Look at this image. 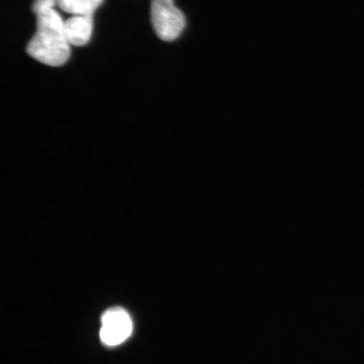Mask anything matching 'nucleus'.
Masks as SVG:
<instances>
[{
  "label": "nucleus",
  "mask_w": 364,
  "mask_h": 364,
  "mask_svg": "<svg viewBox=\"0 0 364 364\" xmlns=\"http://www.w3.org/2000/svg\"><path fill=\"white\" fill-rule=\"evenodd\" d=\"M100 336L105 344L117 346L129 338L133 324L129 313L122 308H112L103 314Z\"/></svg>",
  "instance_id": "obj_3"
},
{
  "label": "nucleus",
  "mask_w": 364,
  "mask_h": 364,
  "mask_svg": "<svg viewBox=\"0 0 364 364\" xmlns=\"http://www.w3.org/2000/svg\"><path fill=\"white\" fill-rule=\"evenodd\" d=\"M103 0H58L62 11L73 16H93Z\"/></svg>",
  "instance_id": "obj_5"
},
{
  "label": "nucleus",
  "mask_w": 364,
  "mask_h": 364,
  "mask_svg": "<svg viewBox=\"0 0 364 364\" xmlns=\"http://www.w3.org/2000/svg\"><path fill=\"white\" fill-rule=\"evenodd\" d=\"M58 4V0H36L33 6V11L36 15L46 11L53 10Z\"/></svg>",
  "instance_id": "obj_6"
},
{
  "label": "nucleus",
  "mask_w": 364,
  "mask_h": 364,
  "mask_svg": "<svg viewBox=\"0 0 364 364\" xmlns=\"http://www.w3.org/2000/svg\"><path fill=\"white\" fill-rule=\"evenodd\" d=\"M151 21L159 39L172 42L178 38L186 27V17L173 0H152Z\"/></svg>",
  "instance_id": "obj_2"
},
{
  "label": "nucleus",
  "mask_w": 364,
  "mask_h": 364,
  "mask_svg": "<svg viewBox=\"0 0 364 364\" xmlns=\"http://www.w3.org/2000/svg\"><path fill=\"white\" fill-rule=\"evenodd\" d=\"M65 31L70 45L81 47L88 43L93 31V16H73L65 21Z\"/></svg>",
  "instance_id": "obj_4"
},
{
  "label": "nucleus",
  "mask_w": 364,
  "mask_h": 364,
  "mask_svg": "<svg viewBox=\"0 0 364 364\" xmlns=\"http://www.w3.org/2000/svg\"><path fill=\"white\" fill-rule=\"evenodd\" d=\"M26 52L36 60L53 67H58L70 56L65 21L54 10L36 15V31L26 47Z\"/></svg>",
  "instance_id": "obj_1"
}]
</instances>
